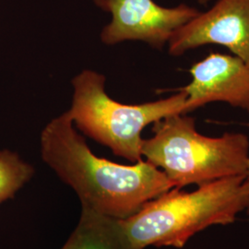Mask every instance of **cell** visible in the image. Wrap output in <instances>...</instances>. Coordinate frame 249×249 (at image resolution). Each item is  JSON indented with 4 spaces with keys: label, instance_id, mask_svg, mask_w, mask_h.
<instances>
[{
    "label": "cell",
    "instance_id": "cell-1",
    "mask_svg": "<svg viewBox=\"0 0 249 249\" xmlns=\"http://www.w3.org/2000/svg\"><path fill=\"white\" fill-rule=\"evenodd\" d=\"M40 147L43 160L76 192L81 206L117 220L132 216L175 187L148 160L124 165L96 156L76 131L68 112L45 125Z\"/></svg>",
    "mask_w": 249,
    "mask_h": 249
},
{
    "label": "cell",
    "instance_id": "cell-2",
    "mask_svg": "<svg viewBox=\"0 0 249 249\" xmlns=\"http://www.w3.org/2000/svg\"><path fill=\"white\" fill-rule=\"evenodd\" d=\"M181 189L171 188L120 220L135 249H182L197 232L213 225L232 223L249 207L247 175L202 184L192 192Z\"/></svg>",
    "mask_w": 249,
    "mask_h": 249
},
{
    "label": "cell",
    "instance_id": "cell-3",
    "mask_svg": "<svg viewBox=\"0 0 249 249\" xmlns=\"http://www.w3.org/2000/svg\"><path fill=\"white\" fill-rule=\"evenodd\" d=\"M152 133L143 140L142 157L162 171L177 188L248 173L249 139L246 134L207 137L196 131L195 119L187 114L154 122Z\"/></svg>",
    "mask_w": 249,
    "mask_h": 249
},
{
    "label": "cell",
    "instance_id": "cell-4",
    "mask_svg": "<svg viewBox=\"0 0 249 249\" xmlns=\"http://www.w3.org/2000/svg\"><path fill=\"white\" fill-rule=\"evenodd\" d=\"M74 89L69 115L84 135L113 153L138 162L142 160V132L148 124L168 116L187 114V94L177 90L168 98L142 105H124L108 96L106 77L83 71L72 80Z\"/></svg>",
    "mask_w": 249,
    "mask_h": 249
},
{
    "label": "cell",
    "instance_id": "cell-5",
    "mask_svg": "<svg viewBox=\"0 0 249 249\" xmlns=\"http://www.w3.org/2000/svg\"><path fill=\"white\" fill-rule=\"evenodd\" d=\"M92 1L112 15V21L101 33L102 42L109 45L142 41L161 50L178 29L200 12L186 4L164 8L153 0Z\"/></svg>",
    "mask_w": 249,
    "mask_h": 249
},
{
    "label": "cell",
    "instance_id": "cell-6",
    "mask_svg": "<svg viewBox=\"0 0 249 249\" xmlns=\"http://www.w3.org/2000/svg\"><path fill=\"white\" fill-rule=\"evenodd\" d=\"M207 45L224 46L249 65V0H217L173 34L168 51L179 56Z\"/></svg>",
    "mask_w": 249,
    "mask_h": 249
},
{
    "label": "cell",
    "instance_id": "cell-7",
    "mask_svg": "<svg viewBox=\"0 0 249 249\" xmlns=\"http://www.w3.org/2000/svg\"><path fill=\"white\" fill-rule=\"evenodd\" d=\"M192 80L175 90L187 94V114L210 103L223 102L249 114V65L226 53H209L189 70Z\"/></svg>",
    "mask_w": 249,
    "mask_h": 249
},
{
    "label": "cell",
    "instance_id": "cell-8",
    "mask_svg": "<svg viewBox=\"0 0 249 249\" xmlns=\"http://www.w3.org/2000/svg\"><path fill=\"white\" fill-rule=\"evenodd\" d=\"M80 221L61 249H136L120 220L81 206Z\"/></svg>",
    "mask_w": 249,
    "mask_h": 249
},
{
    "label": "cell",
    "instance_id": "cell-9",
    "mask_svg": "<svg viewBox=\"0 0 249 249\" xmlns=\"http://www.w3.org/2000/svg\"><path fill=\"white\" fill-rule=\"evenodd\" d=\"M34 175V167L18 154L0 151V203L14 196Z\"/></svg>",
    "mask_w": 249,
    "mask_h": 249
},
{
    "label": "cell",
    "instance_id": "cell-10",
    "mask_svg": "<svg viewBox=\"0 0 249 249\" xmlns=\"http://www.w3.org/2000/svg\"><path fill=\"white\" fill-rule=\"evenodd\" d=\"M210 1H211V0H197V2H198L200 5H202V6H206Z\"/></svg>",
    "mask_w": 249,
    "mask_h": 249
},
{
    "label": "cell",
    "instance_id": "cell-11",
    "mask_svg": "<svg viewBox=\"0 0 249 249\" xmlns=\"http://www.w3.org/2000/svg\"><path fill=\"white\" fill-rule=\"evenodd\" d=\"M248 125L249 126V123L248 124ZM247 183L249 184V168H248V173H247ZM248 210V214L249 215V207L247 209Z\"/></svg>",
    "mask_w": 249,
    "mask_h": 249
}]
</instances>
